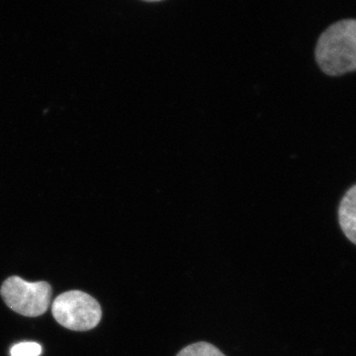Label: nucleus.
<instances>
[{"label": "nucleus", "instance_id": "nucleus-1", "mask_svg": "<svg viewBox=\"0 0 356 356\" xmlns=\"http://www.w3.org/2000/svg\"><path fill=\"white\" fill-rule=\"evenodd\" d=\"M316 60L329 76L356 70V20H343L330 26L318 38Z\"/></svg>", "mask_w": 356, "mask_h": 356}, {"label": "nucleus", "instance_id": "nucleus-2", "mask_svg": "<svg viewBox=\"0 0 356 356\" xmlns=\"http://www.w3.org/2000/svg\"><path fill=\"white\" fill-rule=\"evenodd\" d=\"M51 314L58 324L76 332L95 329L102 317L100 304L88 293L79 290L58 295L51 305Z\"/></svg>", "mask_w": 356, "mask_h": 356}, {"label": "nucleus", "instance_id": "nucleus-3", "mask_svg": "<svg viewBox=\"0 0 356 356\" xmlns=\"http://www.w3.org/2000/svg\"><path fill=\"white\" fill-rule=\"evenodd\" d=\"M51 293V286L46 281L27 282L19 276L7 278L0 288L7 307L24 317L44 315L50 306Z\"/></svg>", "mask_w": 356, "mask_h": 356}, {"label": "nucleus", "instance_id": "nucleus-4", "mask_svg": "<svg viewBox=\"0 0 356 356\" xmlns=\"http://www.w3.org/2000/svg\"><path fill=\"white\" fill-rule=\"evenodd\" d=\"M339 219L344 235L356 245V185L346 192L341 200Z\"/></svg>", "mask_w": 356, "mask_h": 356}, {"label": "nucleus", "instance_id": "nucleus-5", "mask_svg": "<svg viewBox=\"0 0 356 356\" xmlns=\"http://www.w3.org/2000/svg\"><path fill=\"white\" fill-rule=\"evenodd\" d=\"M177 356H225L216 346L208 343L191 344L184 348Z\"/></svg>", "mask_w": 356, "mask_h": 356}, {"label": "nucleus", "instance_id": "nucleus-6", "mask_svg": "<svg viewBox=\"0 0 356 356\" xmlns=\"http://www.w3.org/2000/svg\"><path fill=\"white\" fill-rule=\"evenodd\" d=\"M10 353L11 356H39L42 346L37 343H20L11 348Z\"/></svg>", "mask_w": 356, "mask_h": 356}, {"label": "nucleus", "instance_id": "nucleus-7", "mask_svg": "<svg viewBox=\"0 0 356 356\" xmlns=\"http://www.w3.org/2000/svg\"><path fill=\"white\" fill-rule=\"evenodd\" d=\"M144 1H147V2H158V1H163V0H144Z\"/></svg>", "mask_w": 356, "mask_h": 356}]
</instances>
